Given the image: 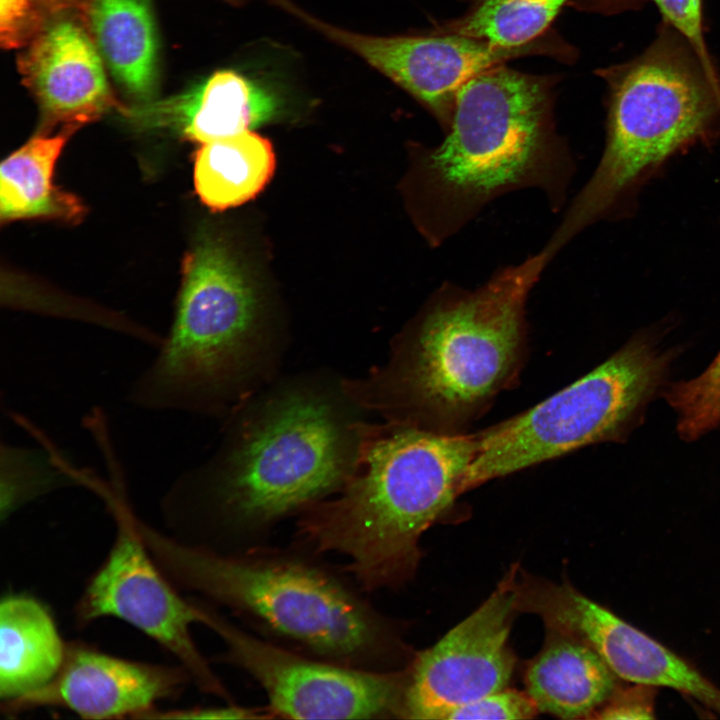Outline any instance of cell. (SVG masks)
Returning <instances> with one entry per match:
<instances>
[{
  "mask_svg": "<svg viewBox=\"0 0 720 720\" xmlns=\"http://www.w3.org/2000/svg\"><path fill=\"white\" fill-rule=\"evenodd\" d=\"M448 128L425 159L440 237L500 192L543 176L555 147L552 80L489 68L461 87Z\"/></svg>",
  "mask_w": 720,
  "mask_h": 720,
  "instance_id": "7",
  "label": "cell"
},
{
  "mask_svg": "<svg viewBox=\"0 0 720 720\" xmlns=\"http://www.w3.org/2000/svg\"><path fill=\"white\" fill-rule=\"evenodd\" d=\"M653 686L637 684L627 690L617 689L612 697L594 713L597 719L653 718Z\"/></svg>",
  "mask_w": 720,
  "mask_h": 720,
  "instance_id": "27",
  "label": "cell"
},
{
  "mask_svg": "<svg viewBox=\"0 0 720 720\" xmlns=\"http://www.w3.org/2000/svg\"><path fill=\"white\" fill-rule=\"evenodd\" d=\"M677 416V430L686 441L696 440L720 424V352L699 376L665 390Z\"/></svg>",
  "mask_w": 720,
  "mask_h": 720,
  "instance_id": "24",
  "label": "cell"
},
{
  "mask_svg": "<svg viewBox=\"0 0 720 720\" xmlns=\"http://www.w3.org/2000/svg\"><path fill=\"white\" fill-rule=\"evenodd\" d=\"M30 0H0V40L4 48L19 46L31 25Z\"/></svg>",
  "mask_w": 720,
  "mask_h": 720,
  "instance_id": "29",
  "label": "cell"
},
{
  "mask_svg": "<svg viewBox=\"0 0 720 720\" xmlns=\"http://www.w3.org/2000/svg\"><path fill=\"white\" fill-rule=\"evenodd\" d=\"M549 259L542 251L475 291L440 294L391 344L382 366L342 379L345 392L387 422L467 433L518 381L528 350L525 303Z\"/></svg>",
  "mask_w": 720,
  "mask_h": 720,
  "instance_id": "2",
  "label": "cell"
},
{
  "mask_svg": "<svg viewBox=\"0 0 720 720\" xmlns=\"http://www.w3.org/2000/svg\"><path fill=\"white\" fill-rule=\"evenodd\" d=\"M202 624L224 642L217 659L263 689L273 718H401L408 666L372 670L313 657L245 631L207 602Z\"/></svg>",
  "mask_w": 720,
  "mask_h": 720,
  "instance_id": "10",
  "label": "cell"
},
{
  "mask_svg": "<svg viewBox=\"0 0 720 720\" xmlns=\"http://www.w3.org/2000/svg\"><path fill=\"white\" fill-rule=\"evenodd\" d=\"M518 612L538 615L590 646L623 680L669 687L720 714V689L693 665L575 589L522 575L516 580Z\"/></svg>",
  "mask_w": 720,
  "mask_h": 720,
  "instance_id": "13",
  "label": "cell"
},
{
  "mask_svg": "<svg viewBox=\"0 0 720 720\" xmlns=\"http://www.w3.org/2000/svg\"><path fill=\"white\" fill-rule=\"evenodd\" d=\"M538 713L535 702L526 691L506 687L451 710L444 720H520L532 719Z\"/></svg>",
  "mask_w": 720,
  "mask_h": 720,
  "instance_id": "25",
  "label": "cell"
},
{
  "mask_svg": "<svg viewBox=\"0 0 720 720\" xmlns=\"http://www.w3.org/2000/svg\"><path fill=\"white\" fill-rule=\"evenodd\" d=\"M665 24L679 33L698 54L707 68L717 74L706 41L702 0H651Z\"/></svg>",
  "mask_w": 720,
  "mask_h": 720,
  "instance_id": "26",
  "label": "cell"
},
{
  "mask_svg": "<svg viewBox=\"0 0 720 720\" xmlns=\"http://www.w3.org/2000/svg\"><path fill=\"white\" fill-rule=\"evenodd\" d=\"M10 417L30 433L39 446H19L1 440V522L41 496L61 488L80 486L73 470L74 463L44 431L16 411H11Z\"/></svg>",
  "mask_w": 720,
  "mask_h": 720,
  "instance_id": "22",
  "label": "cell"
},
{
  "mask_svg": "<svg viewBox=\"0 0 720 720\" xmlns=\"http://www.w3.org/2000/svg\"><path fill=\"white\" fill-rule=\"evenodd\" d=\"M104 462L107 479L95 474L89 489L111 512L116 536L75 605L78 626L105 617L130 624L172 654L201 691L231 703L230 692L192 637V623H203V602L185 599L159 568L138 531L119 456Z\"/></svg>",
  "mask_w": 720,
  "mask_h": 720,
  "instance_id": "9",
  "label": "cell"
},
{
  "mask_svg": "<svg viewBox=\"0 0 720 720\" xmlns=\"http://www.w3.org/2000/svg\"><path fill=\"white\" fill-rule=\"evenodd\" d=\"M192 681L181 665L117 657L80 641L68 642L63 664L43 688L1 703L4 715L60 707L85 719H144L161 700L175 699Z\"/></svg>",
  "mask_w": 720,
  "mask_h": 720,
  "instance_id": "14",
  "label": "cell"
},
{
  "mask_svg": "<svg viewBox=\"0 0 720 720\" xmlns=\"http://www.w3.org/2000/svg\"><path fill=\"white\" fill-rule=\"evenodd\" d=\"M287 9L327 38L351 50L449 125L457 93L477 74L513 58L544 54L568 59L571 48L550 32L522 47L495 46L455 33L376 36L342 29L302 11Z\"/></svg>",
  "mask_w": 720,
  "mask_h": 720,
  "instance_id": "11",
  "label": "cell"
},
{
  "mask_svg": "<svg viewBox=\"0 0 720 720\" xmlns=\"http://www.w3.org/2000/svg\"><path fill=\"white\" fill-rule=\"evenodd\" d=\"M100 56L85 31L68 20L52 24L34 40L19 68L48 121L74 127L110 107Z\"/></svg>",
  "mask_w": 720,
  "mask_h": 720,
  "instance_id": "16",
  "label": "cell"
},
{
  "mask_svg": "<svg viewBox=\"0 0 720 720\" xmlns=\"http://www.w3.org/2000/svg\"><path fill=\"white\" fill-rule=\"evenodd\" d=\"M670 355L636 336L595 369L535 406L477 432L464 493L485 482L625 437L660 390Z\"/></svg>",
  "mask_w": 720,
  "mask_h": 720,
  "instance_id": "8",
  "label": "cell"
},
{
  "mask_svg": "<svg viewBox=\"0 0 720 720\" xmlns=\"http://www.w3.org/2000/svg\"><path fill=\"white\" fill-rule=\"evenodd\" d=\"M72 128L39 135L6 158L0 167V216L3 222L28 218L78 221L81 201L53 182L56 161Z\"/></svg>",
  "mask_w": 720,
  "mask_h": 720,
  "instance_id": "20",
  "label": "cell"
},
{
  "mask_svg": "<svg viewBox=\"0 0 720 720\" xmlns=\"http://www.w3.org/2000/svg\"><path fill=\"white\" fill-rule=\"evenodd\" d=\"M273 718L267 707L250 708L229 703L223 707H196L161 711L156 708L144 719H258Z\"/></svg>",
  "mask_w": 720,
  "mask_h": 720,
  "instance_id": "28",
  "label": "cell"
},
{
  "mask_svg": "<svg viewBox=\"0 0 720 720\" xmlns=\"http://www.w3.org/2000/svg\"><path fill=\"white\" fill-rule=\"evenodd\" d=\"M88 19L98 51L116 81L139 101L158 82V36L151 0H91Z\"/></svg>",
  "mask_w": 720,
  "mask_h": 720,
  "instance_id": "19",
  "label": "cell"
},
{
  "mask_svg": "<svg viewBox=\"0 0 720 720\" xmlns=\"http://www.w3.org/2000/svg\"><path fill=\"white\" fill-rule=\"evenodd\" d=\"M517 568L492 594L408 665L401 718L444 720L453 709L508 686L516 658L508 637Z\"/></svg>",
  "mask_w": 720,
  "mask_h": 720,
  "instance_id": "12",
  "label": "cell"
},
{
  "mask_svg": "<svg viewBox=\"0 0 720 720\" xmlns=\"http://www.w3.org/2000/svg\"><path fill=\"white\" fill-rule=\"evenodd\" d=\"M153 559L179 589L221 605L275 643L335 663L394 670L407 655L395 625L344 577L295 552L219 551L136 518Z\"/></svg>",
  "mask_w": 720,
  "mask_h": 720,
  "instance_id": "4",
  "label": "cell"
},
{
  "mask_svg": "<svg viewBox=\"0 0 720 720\" xmlns=\"http://www.w3.org/2000/svg\"><path fill=\"white\" fill-rule=\"evenodd\" d=\"M477 446V432L364 422L351 475L299 513L298 539L315 553L344 556V570L364 591L405 584L418 567L423 533L464 493Z\"/></svg>",
  "mask_w": 720,
  "mask_h": 720,
  "instance_id": "3",
  "label": "cell"
},
{
  "mask_svg": "<svg viewBox=\"0 0 720 720\" xmlns=\"http://www.w3.org/2000/svg\"><path fill=\"white\" fill-rule=\"evenodd\" d=\"M362 411L342 379L319 376L278 383L245 401L226 417L215 451L163 494L169 535L208 547L334 495L352 473Z\"/></svg>",
  "mask_w": 720,
  "mask_h": 720,
  "instance_id": "1",
  "label": "cell"
},
{
  "mask_svg": "<svg viewBox=\"0 0 720 720\" xmlns=\"http://www.w3.org/2000/svg\"><path fill=\"white\" fill-rule=\"evenodd\" d=\"M258 298L220 242L186 256L171 328L127 391L151 412L227 417L273 376L283 344L260 327Z\"/></svg>",
  "mask_w": 720,
  "mask_h": 720,
  "instance_id": "5",
  "label": "cell"
},
{
  "mask_svg": "<svg viewBox=\"0 0 720 720\" xmlns=\"http://www.w3.org/2000/svg\"><path fill=\"white\" fill-rule=\"evenodd\" d=\"M281 97L249 76L225 69L191 89L123 109L139 128L174 131L201 144L252 130L277 118Z\"/></svg>",
  "mask_w": 720,
  "mask_h": 720,
  "instance_id": "15",
  "label": "cell"
},
{
  "mask_svg": "<svg viewBox=\"0 0 720 720\" xmlns=\"http://www.w3.org/2000/svg\"><path fill=\"white\" fill-rule=\"evenodd\" d=\"M66 646L49 609L25 593H8L0 603V700L39 690L59 672Z\"/></svg>",
  "mask_w": 720,
  "mask_h": 720,
  "instance_id": "18",
  "label": "cell"
},
{
  "mask_svg": "<svg viewBox=\"0 0 720 720\" xmlns=\"http://www.w3.org/2000/svg\"><path fill=\"white\" fill-rule=\"evenodd\" d=\"M463 15L436 26V32L455 33L495 46L529 45L550 31V25L570 0H464Z\"/></svg>",
  "mask_w": 720,
  "mask_h": 720,
  "instance_id": "23",
  "label": "cell"
},
{
  "mask_svg": "<svg viewBox=\"0 0 720 720\" xmlns=\"http://www.w3.org/2000/svg\"><path fill=\"white\" fill-rule=\"evenodd\" d=\"M601 75L609 88L605 148L549 243L555 251L719 125V76L667 24L642 54Z\"/></svg>",
  "mask_w": 720,
  "mask_h": 720,
  "instance_id": "6",
  "label": "cell"
},
{
  "mask_svg": "<svg viewBox=\"0 0 720 720\" xmlns=\"http://www.w3.org/2000/svg\"><path fill=\"white\" fill-rule=\"evenodd\" d=\"M275 169L271 142L252 130L202 144L194 183L208 207L225 210L255 198Z\"/></svg>",
  "mask_w": 720,
  "mask_h": 720,
  "instance_id": "21",
  "label": "cell"
},
{
  "mask_svg": "<svg viewBox=\"0 0 720 720\" xmlns=\"http://www.w3.org/2000/svg\"><path fill=\"white\" fill-rule=\"evenodd\" d=\"M106 434L112 435V434L110 433V431H102V432H99L98 434L95 435V437H94V439H93L94 442L97 440V438H99V437L102 436V435H106ZM95 444H96V443H95ZM86 470H87V468H85V470H84V472H83L82 482H83L84 473H85ZM83 487H84V485H83Z\"/></svg>",
  "mask_w": 720,
  "mask_h": 720,
  "instance_id": "30",
  "label": "cell"
},
{
  "mask_svg": "<svg viewBox=\"0 0 720 720\" xmlns=\"http://www.w3.org/2000/svg\"><path fill=\"white\" fill-rule=\"evenodd\" d=\"M618 679L586 643L546 627L544 645L529 662L524 682L539 712L581 719L591 718L612 697Z\"/></svg>",
  "mask_w": 720,
  "mask_h": 720,
  "instance_id": "17",
  "label": "cell"
}]
</instances>
